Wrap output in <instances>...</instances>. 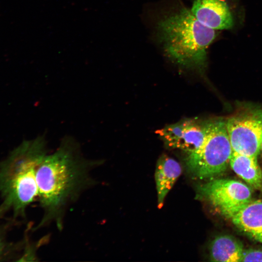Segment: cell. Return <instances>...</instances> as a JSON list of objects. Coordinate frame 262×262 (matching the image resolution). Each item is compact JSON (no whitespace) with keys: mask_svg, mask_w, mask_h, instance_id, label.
I'll return each instance as SVG.
<instances>
[{"mask_svg":"<svg viewBox=\"0 0 262 262\" xmlns=\"http://www.w3.org/2000/svg\"><path fill=\"white\" fill-rule=\"evenodd\" d=\"M104 162L84 157L74 138H63L55 151L44 157L37 169V198L42 216L35 229L54 224L61 230L68 208L96 184L92 172Z\"/></svg>","mask_w":262,"mask_h":262,"instance_id":"6da1fadb","label":"cell"},{"mask_svg":"<svg viewBox=\"0 0 262 262\" xmlns=\"http://www.w3.org/2000/svg\"><path fill=\"white\" fill-rule=\"evenodd\" d=\"M43 136L23 142L0 164V215L8 211L24 217L28 207L38 197L37 168L48 154Z\"/></svg>","mask_w":262,"mask_h":262,"instance_id":"7a4b0ae2","label":"cell"},{"mask_svg":"<svg viewBox=\"0 0 262 262\" xmlns=\"http://www.w3.org/2000/svg\"><path fill=\"white\" fill-rule=\"evenodd\" d=\"M157 25L158 41L170 60L184 68L203 71L216 30L203 24L186 8L165 16Z\"/></svg>","mask_w":262,"mask_h":262,"instance_id":"3957f363","label":"cell"},{"mask_svg":"<svg viewBox=\"0 0 262 262\" xmlns=\"http://www.w3.org/2000/svg\"><path fill=\"white\" fill-rule=\"evenodd\" d=\"M232 151L226 120H208L205 141L199 149L187 154L186 164L189 171L196 178H212L226 170Z\"/></svg>","mask_w":262,"mask_h":262,"instance_id":"277c9868","label":"cell"},{"mask_svg":"<svg viewBox=\"0 0 262 262\" xmlns=\"http://www.w3.org/2000/svg\"><path fill=\"white\" fill-rule=\"evenodd\" d=\"M233 151L257 157L262 144V107L242 106L226 120Z\"/></svg>","mask_w":262,"mask_h":262,"instance_id":"5b68a950","label":"cell"},{"mask_svg":"<svg viewBox=\"0 0 262 262\" xmlns=\"http://www.w3.org/2000/svg\"><path fill=\"white\" fill-rule=\"evenodd\" d=\"M197 189L200 196L216 208L222 214L252 200L250 188L234 180H212L200 185Z\"/></svg>","mask_w":262,"mask_h":262,"instance_id":"8992f818","label":"cell"},{"mask_svg":"<svg viewBox=\"0 0 262 262\" xmlns=\"http://www.w3.org/2000/svg\"><path fill=\"white\" fill-rule=\"evenodd\" d=\"M190 9L204 25L214 29H230L233 18L229 0H191Z\"/></svg>","mask_w":262,"mask_h":262,"instance_id":"52a82bcc","label":"cell"},{"mask_svg":"<svg viewBox=\"0 0 262 262\" xmlns=\"http://www.w3.org/2000/svg\"><path fill=\"white\" fill-rule=\"evenodd\" d=\"M223 214L245 234L262 243V199L251 200Z\"/></svg>","mask_w":262,"mask_h":262,"instance_id":"ba28073f","label":"cell"},{"mask_svg":"<svg viewBox=\"0 0 262 262\" xmlns=\"http://www.w3.org/2000/svg\"><path fill=\"white\" fill-rule=\"evenodd\" d=\"M181 172L180 164L166 155L161 156L157 162L155 180L157 192L158 207L161 208L164 199Z\"/></svg>","mask_w":262,"mask_h":262,"instance_id":"9c48e42d","label":"cell"},{"mask_svg":"<svg viewBox=\"0 0 262 262\" xmlns=\"http://www.w3.org/2000/svg\"><path fill=\"white\" fill-rule=\"evenodd\" d=\"M242 244L234 237L223 235L216 237L210 246V258L213 262H241Z\"/></svg>","mask_w":262,"mask_h":262,"instance_id":"30bf717a","label":"cell"},{"mask_svg":"<svg viewBox=\"0 0 262 262\" xmlns=\"http://www.w3.org/2000/svg\"><path fill=\"white\" fill-rule=\"evenodd\" d=\"M229 165L233 171L254 188L262 190V171L257 157L232 151Z\"/></svg>","mask_w":262,"mask_h":262,"instance_id":"8fae6325","label":"cell"},{"mask_svg":"<svg viewBox=\"0 0 262 262\" xmlns=\"http://www.w3.org/2000/svg\"><path fill=\"white\" fill-rule=\"evenodd\" d=\"M208 121H199L195 119H184L177 148L187 154L199 149L203 145L207 134Z\"/></svg>","mask_w":262,"mask_h":262,"instance_id":"7c38bea8","label":"cell"},{"mask_svg":"<svg viewBox=\"0 0 262 262\" xmlns=\"http://www.w3.org/2000/svg\"><path fill=\"white\" fill-rule=\"evenodd\" d=\"M241 262H262V250L254 248L244 249Z\"/></svg>","mask_w":262,"mask_h":262,"instance_id":"4fadbf2b","label":"cell"},{"mask_svg":"<svg viewBox=\"0 0 262 262\" xmlns=\"http://www.w3.org/2000/svg\"><path fill=\"white\" fill-rule=\"evenodd\" d=\"M4 244L1 238L0 237V258L2 255L4 249Z\"/></svg>","mask_w":262,"mask_h":262,"instance_id":"5bb4252c","label":"cell"},{"mask_svg":"<svg viewBox=\"0 0 262 262\" xmlns=\"http://www.w3.org/2000/svg\"><path fill=\"white\" fill-rule=\"evenodd\" d=\"M261 150L262 151V146H261Z\"/></svg>","mask_w":262,"mask_h":262,"instance_id":"9a60e30c","label":"cell"}]
</instances>
